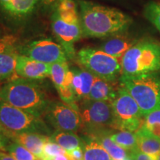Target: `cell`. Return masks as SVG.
Listing matches in <instances>:
<instances>
[{
    "instance_id": "ac0fdd59",
    "label": "cell",
    "mask_w": 160,
    "mask_h": 160,
    "mask_svg": "<svg viewBox=\"0 0 160 160\" xmlns=\"http://www.w3.org/2000/svg\"><path fill=\"white\" fill-rule=\"evenodd\" d=\"M119 87V85H116V82H110L96 77L88 99L107 101L112 103L117 97Z\"/></svg>"
},
{
    "instance_id": "8fae6325",
    "label": "cell",
    "mask_w": 160,
    "mask_h": 160,
    "mask_svg": "<svg viewBox=\"0 0 160 160\" xmlns=\"http://www.w3.org/2000/svg\"><path fill=\"white\" fill-rule=\"evenodd\" d=\"M52 30L59 41L60 45L66 51L68 57H74V43L82 37L80 23L66 22L59 17L56 12L52 17Z\"/></svg>"
},
{
    "instance_id": "83f0119b",
    "label": "cell",
    "mask_w": 160,
    "mask_h": 160,
    "mask_svg": "<svg viewBox=\"0 0 160 160\" xmlns=\"http://www.w3.org/2000/svg\"><path fill=\"white\" fill-rule=\"evenodd\" d=\"M58 12H79L74 0H59L57 2Z\"/></svg>"
},
{
    "instance_id": "6da1fadb",
    "label": "cell",
    "mask_w": 160,
    "mask_h": 160,
    "mask_svg": "<svg viewBox=\"0 0 160 160\" xmlns=\"http://www.w3.org/2000/svg\"><path fill=\"white\" fill-rule=\"evenodd\" d=\"M79 23L82 37L108 38L128 31L132 18L114 8L79 0Z\"/></svg>"
},
{
    "instance_id": "d6986e66",
    "label": "cell",
    "mask_w": 160,
    "mask_h": 160,
    "mask_svg": "<svg viewBox=\"0 0 160 160\" xmlns=\"http://www.w3.org/2000/svg\"><path fill=\"white\" fill-rule=\"evenodd\" d=\"M135 133L137 138L138 150L150 156L153 160H157L160 153V139L149 133L143 127Z\"/></svg>"
},
{
    "instance_id": "d6a6232c",
    "label": "cell",
    "mask_w": 160,
    "mask_h": 160,
    "mask_svg": "<svg viewBox=\"0 0 160 160\" xmlns=\"http://www.w3.org/2000/svg\"><path fill=\"white\" fill-rule=\"evenodd\" d=\"M42 160H71V159L67 153V154H59L52 157H43Z\"/></svg>"
},
{
    "instance_id": "7c38bea8",
    "label": "cell",
    "mask_w": 160,
    "mask_h": 160,
    "mask_svg": "<svg viewBox=\"0 0 160 160\" xmlns=\"http://www.w3.org/2000/svg\"><path fill=\"white\" fill-rule=\"evenodd\" d=\"M11 37L0 38V81L13 79L16 73L18 54Z\"/></svg>"
},
{
    "instance_id": "484cf974",
    "label": "cell",
    "mask_w": 160,
    "mask_h": 160,
    "mask_svg": "<svg viewBox=\"0 0 160 160\" xmlns=\"http://www.w3.org/2000/svg\"><path fill=\"white\" fill-rule=\"evenodd\" d=\"M143 13L145 17L160 33V2L151 1L146 4Z\"/></svg>"
},
{
    "instance_id": "4dcf8cb0",
    "label": "cell",
    "mask_w": 160,
    "mask_h": 160,
    "mask_svg": "<svg viewBox=\"0 0 160 160\" xmlns=\"http://www.w3.org/2000/svg\"><path fill=\"white\" fill-rule=\"evenodd\" d=\"M67 153L71 160H84V147H79Z\"/></svg>"
},
{
    "instance_id": "7402d4cb",
    "label": "cell",
    "mask_w": 160,
    "mask_h": 160,
    "mask_svg": "<svg viewBox=\"0 0 160 160\" xmlns=\"http://www.w3.org/2000/svg\"><path fill=\"white\" fill-rule=\"evenodd\" d=\"M50 139L63 148L67 152L85 145V142L75 134L74 132L71 131H56L50 136Z\"/></svg>"
},
{
    "instance_id": "836d02e7",
    "label": "cell",
    "mask_w": 160,
    "mask_h": 160,
    "mask_svg": "<svg viewBox=\"0 0 160 160\" xmlns=\"http://www.w3.org/2000/svg\"><path fill=\"white\" fill-rule=\"evenodd\" d=\"M0 160H17L13 156L8 154L2 151H0Z\"/></svg>"
},
{
    "instance_id": "52a82bcc",
    "label": "cell",
    "mask_w": 160,
    "mask_h": 160,
    "mask_svg": "<svg viewBox=\"0 0 160 160\" xmlns=\"http://www.w3.org/2000/svg\"><path fill=\"white\" fill-rule=\"evenodd\" d=\"M77 60L82 68L96 77L117 82L122 72L121 61L99 48H84L78 51Z\"/></svg>"
},
{
    "instance_id": "cb8c5ba5",
    "label": "cell",
    "mask_w": 160,
    "mask_h": 160,
    "mask_svg": "<svg viewBox=\"0 0 160 160\" xmlns=\"http://www.w3.org/2000/svg\"><path fill=\"white\" fill-rule=\"evenodd\" d=\"M111 139L126 151L130 152L137 148V138L135 133L121 131L110 134Z\"/></svg>"
},
{
    "instance_id": "44dd1931",
    "label": "cell",
    "mask_w": 160,
    "mask_h": 160,
    "mask_svg": "<svg viewBox=\"0 0 160 160\" xmlns=\"http://www.w3.org/2000/svg\"><path fill=\"white\" fill-rule=\"evenodd\" d=\"M111 132L112 131L102 132V133L95 135L94 137L89 138H92V139L99 142L111 156L112 160H124L126 157H128V154L129 153L125 149L117 145L111 139L110 137Z\"/></svg>"
},
{
    "instance_id": "ffe728a7",
    "label": "cell",
    "mask_w": 160,
    "mask_h": 160,
    "mask_svg": "<svg viewBox=\"0 0 160 160\" xmlns=\"http://www.w3.org/2000/svg\"><path fill=\"white\" fill-rule=\"evenodd\" d=\"M50 77L57 90L72 88L73 74L67 62H57L51 65Z\"/></svg>"
},
{
    "instance_id": "277c9868",
    "label": "cell",
    "mask_w": 160,
    "mask_h": 160,
    "mask_svg": "<svg viewBox=\"0 0 160 160\" xmlns=\"http://www.w3.org/2000/svg\"><path fill=\"white\" fill-rule=\"evenodd\" d=\"M119 81L137 102L143 116L160 109L159 73L120 77Z\"/></svg>"
},
{
    "instance_id": "8992f818",
    "label": "cell",
    "mask_w": 160,
    "mask_h": 160,
    "mask_svg": "<svg viewBox=\"0 0 160 160\" xmlns=\"http://www.w3.org/2000/svg\"><path fill=\"white\" fill-rule=\"evenodd\" d=\"M0 124L10 133H38L51 136V130L41 117L30 113L0 99Z\"/></svg>"
},
{
    "instance_id": "4fadbf2b",
    "label": "cell",
    "mask_w": 160,
    "mask_h": 160,
    "mask_svg": "<svg viewBox=\"0 0 160 160\" xmlns=\"http://www.w3.org/2000/svg\"><path fill=\"white\" fill-rule=\"evenodd\" d=\"M142 38L137 35L130 34L126 31L105 38L97 48L112 57L121 59L128 50Z\"/></svg>"
},
{
    "instance_id": "8d00e7d4",
    "label": "cell",
    "mask_w": 160,
    "mask_h": 160,
    "mask_svg": "<svg viewBox=\"0 0 160 160\" xmlns=\"http://www.w3.org/2000/svg\"><path fill=\"white\" fill-rule=\"evenodd\" d=\"M157 160H160V153H159V156H158V157H157Z\"/></svg>"
},
{
    "instance_id": "d590c367",
    "label": "cell",
    "mask_w": 160,
    "mask_h": 160,
    "mask_svg": "<svg viewBox=\"0 0 160 160\" xmlns=\"http://www.w3.org/2000/svg\"><path fill=\"white\" fill-rule=\"evenodd\" d=\"M124 160H132V159H131V157H129V156H128V157H126V158H125V159H124Z\"/></svg>"
},
{
    "instance_id": "2e32d148",
    "label": "cell",
    "mask_w": 160,
    "mask_h": 160,
    "mask_svg": "<svg viewBox=\"0 0 160 160\" xmlns=\"http://www.w3.org/2000/svg\"><path fill=\"white\" fill-rule=\"evenodd\" d=\"M72 88L77 100L86 99L88 97L96 77L83 68H73L71 69Z\"/></svg>"
},
{
    "instance_id": "1f68e13d",
    "label": "cell",
    "mask_w": 160,
    "mask_h": 160,
    "mask_svg": "<svg viewBox=\"0 0 160 160\" xmlns=\"http://www.w3.org/2000/svg\"><path fill=\"white\" fill-rule=\"evenodd\" d=\"M129 157L132 160H153L150 156L139 151L138 148L130 152Z\"/></svg>"
},
{
    "instance_id": "7a4b0ae2",
    "label": "cell",
    "mask_w": 160,
    "mask_h": 160,
    "mask_svg": "<svg viewBox=\"0 0 160 160\" xmlns=\"http://www.w3.org/2000/svg\"><path fill=\"white\" fill-rule=\"evenodd\" d=\"M0 99L41 118L51 102L37 82L24 78L9 80L0 89Z\"/></svg>"
},
{
    "instance_id": "3957f363",
    "label": "cell",
    "mask_w": 160,
    "mask_h": 160,
    "mask_svg": "<svg viewBox=\"0 0 160 160\" xmlns=\"http://www.w3.org/2000/svg\"><path fill=\"white\" fill-rule=\"evenodd\" d=\"M120 77H137L160 72V42L143 37L128 50L120 59Z\"/></svg>"
},
{
    "instance_id": "5b68a950",
    "label": "cell",
    "mask_w": 160,
    "mask_h": 160,
    "mask_svg": "<svg viewBox=\"0 0 160 160\" xmlns=\"http://www.w3.org/2000/svg\"><path fill=\"white\" fill-rule=\"evenodd\" d=\"M79 113L82 119L81 128L88 137L102 132L116 131V117L110 102L83 99Z\"/></svg>"
},
{
    "instance_id": "9c48e42d",
    "label": "cell",
    "mask_w": 160,
    "mask_h": 160,
    "mask_svg": "<svg viewBox=\"0 0 160 160\" xmlns=\"http://www.w3.org/2000/svg\"><path fill=\"white\" fill-rule=\"evenodd\" d=\"M43 117L56 131L76 132L82 128L79 111L64 102H51Z\"/></svg>"
},
{
    "instance_id": "5bb4252c",
    "label": "cell",
    "mask_w": 160,
    "mask_h": 160,
    "mask_svg": "<svg viewBox=\"0 0 160 160\" xmlns=\"http://www.w3.org/2000/svg\"><path fill=\"white\" fill-rule=\"evenodd\" d=\"M51 65L40 62L25 55L18 56L16 73L22 78L31 80L45 79L50 76Z\"/></svg>"
},
{
    "instance_id": "ba28073f",
    "label": "cell",
    "mask_w": 160,
    "mask_h": 160,
    "mask_svg": "<svg viewBox=\"0 0 160 160\" xmlns=\"http://www.w3.org/2000/svg\"><path fill=\"white\" fill-rule=\"evenodd\" d=\"M112 106L116 117V131L137 133L142 127L145 116L135 99L120 83Z\"/></svg>"
},
{
    "instance_id": "30bf717a",
    "label": "cell",
    "mask_w": 160,
    "mask_h": 160,
    "mask_svg": "<svg viewBox=\"0 0 160 160\" xmlns=\"http://www.w3.org/2000/svg\"><path fill=\"white\" fill-rule=\"evenodd\" d=\"M22 54L40 62L52 65L67 62L68 55L60 44L51 39H42L31 42L22 50Z\"/></svg>"
},
{
    "instance_id": "e575fe53",
    "label": "cell",
    "mask_w": 160,
    "mask_h": 160,
    "mask_svg": "<svg viewBox=\"0 0 160 160\" xmlns=\"http://www.w3.org/2000/svg\"><path fill=\"white\" fill-rule=\"evenodd\" d=\"M43 4L46 6H52L57 2H58L59 0H42Z\"/></svg>"
},
{
    "instance_id": "603a6c76",
    "label": "cell",
    "mask_w": 160,
    "mask_h": 160,
    "mask_svg": "<svg viewBox=\"0 0 160 160\" xmlns=\"http://www.w3.org/2000/svg\"><path fill=\"white\" fill-rule=\"evenodd\" d=\"M84 145V160H112L111 156L97 140L88 138Z\"/></svg>"
},
{
    "instance_id": "e0dca14e",
    "label": "cell",
    "mask_w": 160,
    "mask_h": 160,
    "mask_svg": "<svg viewBox=\"0 0 160 160\" xmlns=\"http://www.w3.org/2000/svg\"><path fill=\"white\" fill-rule=\"evenodd\" d=\"M37 3L38 0H0V7L13 19H22L34 11Z\"/></svg>"
},
{
    "instance_id": "f546056e",
    "label": "cell",
    "mask_w": 160,
    "mask_h": 160,
    "mask_svg": "<svg viewBox=\"0 0 160 160\" xmlns=\"http://www.w3.org/2000/svg\"><path fill=\"white\" fill-rule=\"evenodd\" d=\"M10 140L7 132L0 124V151H6V147L9 144Z\"/></svg>"
},
{
    "instance_id": "d4e9b609",
    "label": "cell",
    "mask_w": 160,
    "mask_h": 160,
    "mask_svg": "<svg viewBox=\"0 0 160 160\" xmlns=\"http://www.w3.org/2000/svg\"><path fill=\"white\" fill-rule=\"evenodd\" d=\"M5 151L8 152L17 160H42L17 142L11 141L9 142L6 147Z\"/></svg>"
},
{
    "instance_id": "4316f807",
    "label": "cell",
    "mask_w": 160,
    "mask_h": 160,
    "mask_svg": "<svg viewBox=\"0 0 160 160\" xmlns=\"http://www.w3.org/2000/svg\"><path fill=\"white\" fill-rule=\"evenodd\" d=\"M59 154H67V151L57 142L50 139L46 142L43 148V156L42 157H52Z\"/></svg>"
},
{
    "instance_id": "f1b7e54d",
    "label": "cell",
    "mask_w": 160,
    "mask_h": 160,
    "mask_svg": "<svg viewBox=\"0 0 160 160\" xmlns=\"http://www.w3.org/2000/svg\"><path fill=\"white\" fill-rule=\"evenodd\" d=\"M160 124V109L152 111L145 117L144 125H150L152 124Z\"/></svg>"
},
{
    "instance_id": "9a60e30c",
    "label": "cell",
    "mask_w": 160,
    "mask_h": 160,
    "mask_svg": "<svg viewBox=\"0 0 160 160\" xmlns=\"http://www.w3.org/2000/svg\"><path fill=\"white\" fill-rule=\"evenodd\" d=\"M9 139L11 141L17 142L28 149L31 153L42 159L43 156V148L46 142L48 139L49 136L38 133H10Z\"/></svg>"
}]
</instances>
